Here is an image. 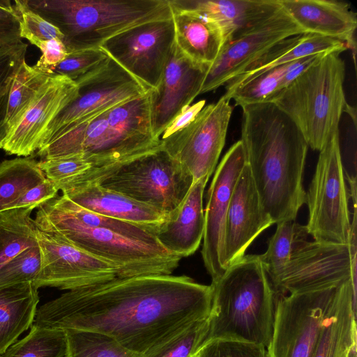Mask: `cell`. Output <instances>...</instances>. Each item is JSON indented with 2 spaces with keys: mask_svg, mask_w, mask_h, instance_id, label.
<instances>
[{
  "mask_svg": "<svg viewBox=\"0 0 357 357\" xmlns=\"http://www.w3.org/2000/svg\"><path fill=\"white\" fill-rule=\"evenodd\" d=\"M212 297L211 285L186 275L116 277L48 301L32 325L102 333L144 354L208 317Z\"/></svg>",
  "mask_w": 357,
  "mask_h": 357,
  "instance_id": "cell-1",
  "label": "cell"
},
{
  "mask_svg": "<svg viewBox=\"0 0 357 357\" xmlns=\"http://www.w3.org/2000/svg\"><path fill=\"white\" fill-rule=\"evenodd\" d=\"M241 108V141L261 205L273 223L296 220L305 203L303 176L309 146L273 103Z\"/></svg>",
  "mask_w": 357,
  "mask_h": 357,
  "instance_id": "cell-2",
  "label": "cell"
},
{
  "mask_svg": "<svg viewBox=\"0 0 357 357\" xmlns=\"http://www.w3.org/2000/svg\"><path fill=\"white\" fill-rule=\"evenodd\" d=\"M211 286L209 328L203 344L234 340L266 348L273 333L276 296L259 255H245Z\"/></svg>",
  "mask_w": 357,
  "mask_h": 357,
  "instance_id": "cell-3",
  "label": "cell"
},
{
  "mask_svg": "<svg viewBox=\"0 0 357 357\" xmlns=\"http://www.w3.org/2000/svg\"><path fill=\"white\" fill-rule=\"evenodd\" d=\"M56 26L67 51L100 47L137 26L171 19L169 0H26Z\"/></svg>",
  "mask_w": 357,
  "mask_h": 357,
  "instance_id": "cell-4",
  "label": "cell"
},
{
  "mask_svg": "<svg viewBox=\"0 0 357 357\" xmlns=\"http://www.w3.org/2000/svg\"><path fill=\"white\" fill-rule=\"evenodd\" d=\"M33 220L38 227L57 232L76 247L115 266L120 278L172 275L181 259L158 241L83 224L60 204L56 197L38 206Z\"/></svg>",
  "mask_w": 357,
  "mask_h": 357,
  "instance_id": "cell-5",
  "label": "cell"
},
{
  "mask_svg": "<svg viewBox=\"0 0 357 357\" xmlns=\"http://www.w3.org/2000/svg\"><path fill=\"white\" fill-rule=\"evenodd\" d=\"M341 51L323 53L269 102L298 127L308 146L320 151L339 131L347 101Z\"/></svg>",
  "mask_w": 357,
  "mask_h": 357,
  "instance_id": "cell-6",
  "label": "cell"
},
{
  "mask_svg": "<svg viewBox=\"0 0 357 357\" xmlns=\"http://www.w3.org/2000/svg\"><path fill=\"white\" fill-rule=\"evenodd\" d=\"M86 182H96L150 206L166 218L178 208L194 179L160 145L149 153L94 172L79 184Z\"/></svg>",
  "mask_w": 357,
  "mask_h": 357,
  "instance_id": "cell-7",
  "label": "cell"
},
{
  "mask_svg": "<svg viewBox=\"0 0 357 357\" xmlns=\"http://www.w3.org/2000/svg\"><path fill=\"white\" fill-rule=\"evenodd\" d=\"M319 152L315 172L306 192L309 218L305 227L314 240L349 243L350 197L341 154L340 131L335 132Z\"/></svg>",
  "mask_w": 357,
  "mask_h": 357,
  "instance_id": "cell-8",
  "label": "cell"
},
{
  "mask_svg": "<svg viewBox=\"0 0 357 357\" xmlns=\"http://www.w3.org/2000/svg\"><path fill=\"white\" fill-rule=\"evenodd\" d=\"M339 286L277 296L267 356L312 357Z\"/></svg>",
  "mask_w": 357,
  "mask_h": 357,
  "instance_id": "cell-9",
  "label": "cell"
},
{
  "mask_svg": "<svg viewBox=\"0 0 357 357\" xmlns=\"http://www.w3.org/2000/svg\"><path fill=\"white\" fill-rule=\"evenodd\" d=\"M75 82L78 95L50 123L43 146L66 128L149 91L109 56L98 68Z\"/></svg>",
  "mask_w": 357,
  "mask_h": 357,
  "instance_id": "cell-10",
  "label": "cell"
},
{
  "mask_svg": "<svg viewBox=\"0 0 357 357\" xmlns=\"http://www.w3.org/2000/svg\"><path fill=\"white\" fill-rule=\"evenodd\" d=\"M233 111L222 96L207 105L183 129L160 139V145L192 176L194 182L211 176L225 144Z\"/></svg>",
  "mask_w": 357,
  "mask_h": 357,
  "instance_id": "cell-11",
  "label": "cell"
},
{
  "mask_svg": "<svg viewBox=\"0 0 357 357\" xmlns=\"http://www.w3.org/2000/svg\"><path fill=\"white\" fill-rule=\"evenodd\" d=\"M356 285V261L349 243L307 241L271 282L275 296L339 286L351 279Z\"/></svg>",
  "mask_w": 357,
  "mask_h": 357,
  "instance_id": "cell-12",
  "label": "cell"
},
{
  "mask_svg": "<svg viewBox=\"0 0 357 357\" xmlns=\"http://www.w3.org/2000/svg\"><path fill=\"white\" fill-rule=\"evenodd\" d=\"M174 43L172 17L126 30L100 47L150 91L158 87Z\"/></svg>",
  "mask_w": 357,
  "mask_h": 357,
  "instance_id": "cell-13",
  "label": "cell"
},
{
  "mask_svg": "<svg viewBox=\"0 0 357 357\" xmlns=\"http://www.w3.org/2000/svg\"><path fill=\"white\" fill-rule=\"evenodd\" d=\"M41 268L33 282L43 287L73 290L105 282L118 277L115 266L70 243L56 231L36 226Z\"/></svg>",
  "mask_w": 357,
  "mask_h": 357,
  "instance_id": "cell-14",
  "label": "cell"
},
{
  "mask_svg": "<svg viewBox=\"0 0 357 357\" xmlns=\"http://www.w3.org/2000/svg\"><path fill=\"white\" fill-rule=\"evenodd\" d=\"M245 164L243 144L239 139L222 158L207 192L202 255L212 282L226 271L223 252L227 215L233 190Z\"/></svg>",
  "mask_w": 357,
  "mask_h": 357,
  "instance_id": "cell-15",
  "label": "cell"
},
{
  "mask_svg": "<svg viewBox=\"0 0 357 357\" xmlns=\"http://www.w3.org/2000/svg\"><path fill=\"white\" fill-rule=\"evenodd\" d=\"M303 33V31L282 7L261 25L224 45L208 68L200 94L224 86L280 41Z\"/></svg>",
  "mask_w": 357,
  "mask_h": 357,
  "instance_id": "cell-16",
  "label": "cell"
},
{
  "mask_svg": "<svg viewBox=\"0 0 357 357\" xmlns=\"http://www.w3.org/2000/svg\"><path fill=\"white\" fill-rule=\"evenodd\" d=\"M79 88L66 76L52 74L18 123L10 131L2 149L8 155L28 157L43 144L53 119L77 96Z\"/></svg>",
  "mask_w": 357,
  "mask_h": 357,
  "instance_id": "cell-17",
  "label": "cell"
},
{
  "mask_svg": "<svg viewBox=\"0 0 357 357\" xmlns=\"http://www.w3.org/2000/svg\"><path fill=\"white\" fill-rule=\"evenodd\" d=\"M209 68L186 57L174 43L161 80L151 91L152 125L157 138L200 94Z\"/></svg>",
  "mask_w": 357,
  "mask_h": 357,
  "instance_id": "cell-18",
  "label": "cell"
},
{
  "mask_svg": "<svg viewBox=\"0 0 357 357\" xmlns=\"http://www.w3.org/2000/svg\"><path fill=\"white\" fill-rule=\"evenodd\" d=\"M272 224L246 163L235 185L227 215L223 252L225 268L243 257L252 241Z\"/></svg>",
  "mask_w": 357,
  "mask_h": 357,
  "instance_id": "cell-19",
  "label": "cell"
},
{
  "mask_svg": "<svg viewBox=\"0 0 357 357\" xmlns=\"http://www.w3.org/2000/svg\"><path fill=\"white\" fill-rule=\"evenodd\" d=\"M305 33L332 38L356 53L357 15L350 3L337 0H280Z\"/></svg>",
  "mask_w": 357,
  "mask_h": 357,
  "instance_id": "cell-20",
  "label": "cell"
},
{
  "mask_svg": "<svg viewBox=\"0 0 357 357\" xmlns=\"http://www.w3.org/2000/svg\"><path fill=\"white\" fill-rule=\"evenodd\" d=\"M178 8L195 10L215 21L225 43L261 25L281 8L280 0H169Z\"/></svg>",
  "mask_w": 357,
  "mask_h": 357,
  "instance_id": "cell-21",
  "label": "cell"
},
{
  "mask_svg": "<svg viewBox=\"0 0 357 357\" xmlns=\"http://www.w3.org/2000/svg\"><path fill=\"white\" fill-rule=\"evenodd\" d=\"M208 178L194 182L176 211L153 231L160 244L174 255L188 257L200 245L205 225L203 196Z\"/></svg>",
  "mask_w": 357,
  "mask_h": 357,
  "instance_id": "cell-22",
  "label": "cell"
},
{
  "mask_svg": "<svg viewBox=\"0 0 357 357\" xmlns=\"http://www.w3.org/2000/svg\"><path fill=\"white\" fill-rule=\"evenodd\" d=\"M70 201L91 212L154 230L165 219L157 209L135 201L96 182H86L61 190Z\"/></svg>",
  "mask_w": 357,
  "mask_h": 357,
  "instance_id": "cell-23",
  "label": "cell"
},
{
  "mask_svg": "<svg viewBox=\"0 0 357 357\" xmlns=\"http://www.w3.org/2000/svg\"><path fill=\"white\" fill-rule=\"evenodd\" d=\"M169 5L176 46L191 61L210 67L225 44L221 27L213 20L195 10Z\"/></svg>",
  "mask_w": 357,
  "mask_h": 357,
  "instance_id": "cell-24",
  "label": "cell"
},
{
  "mask_svg": "<svg viewBox=\"0 0 357 357\" xmlns=\"http://www.w3.org/2000/svg\"><path fill=\"white\" fill-rule=\"evenodd\" d=\"M356 305L351 278L337 287L312 357H344L356 344Z\"/></svg>",
  "mask_w": 357,
  "mask_h": 357,
  "instance_id": "cell-25",
  "label": "cell"
},
{
  "mask_svg": "<svg viewBox=\"0 0 357 357\" xmlns=\"http://www.w3.org/2000/svg\"><path fill=\"white\" fill-rule=\"evenodd\" d=\"M38 289L33 282L0 289V355L32 325L39 302Z\"/></svg>",
  "mask_w": 357,
  "mask_h": 357,
  "instance_id": "cell-26",
  "label": "cell"
},
{
  "mask_svg": "<svg viewBox=\"0 0 357 357\" xmlns=\"http://www.w3.org/2000/svg\"><path fill=\"white\" fill-rule=\"evenodd\" d=\"M36 208L0 212V268L24 250L38 245L36 225L31 213Z\"/></svg>",
  "mask_w": 357,
  "mask_h": 357,
  "instance_id": "cell-27",
  "label": "cell"
},
{
  "mask_svg": "<svg viewBox=\"0 0 357 357\" xmlns=\"http://www.w3.org/2000/svg\"><path fill=\"white\" fill-rule=\"evenodd\" d=\"M308 235L305 225L295 220L277 223L266 251L259 255L270 282L279 275L292 255L308 241Z\"/></svg>",
  "mask_w": 357,
  "mask_h": 357,
  "instance_id": "cell-28",
  "label": "cell"
},
{
  "mask_svg": "<svg viewBox=\"0 0 357 357\" xmlns=\"http://www.w3.org/2000/svg\"><path fill=\"white\" fill-rule=\"evenodd\" d=\"M52 75L29 66L25 59L19 65L9 91L6 119L8 134L22 118Z\"/></svg>",
  "mask_w": 357,
  "mask_h": 357,
  "instance_id": "cell-29",
  "label": "cell"
},
{
  "mask_svg": "<svg viewBox=\"0 0 357 357\" xmlns=\"http://www.w3.org/2000/svg\"><path fill=\"white\" fill-rule=\"evenodd\" d=\"M45 178L33 157L15 158L0 162V212L8 210L10 205L27 190Z\"/></svg>",
  "mask_w": 357,
  "mask_h": 357,
  "instance_id": "cell-30",
  "label": "cell"
},
{
  "mask_svg": "<svg viewBox=\"0 0 357 357\" xmlns=\"http://www.w3.org/2000/svg\"><path fill=\"white\" fill-rule=\"evenodd\" d=\"M68 355L66 330L31 325L29 333L10 346L0 357H67Z\"/></svg>",
  "mask_w": 357,
  "mask_h": 357,
  "instance_id": "cell-31",
  "label": "cell"
},
{
  "mask_svg": "<svg viewBox=\"0 0 357 357\" xmlns=\"http://www.w3.org/2000/svg\"><path fill=\"white\" fill-rule=\"evenodd\" d=\"M289 63L257 75L238 86L227 99H234L235 106L241 107L269 102L277 93L287 86L286 74Z\"/></svg>",
  "mask_w": 357,
  "mask_h": 357,
  "instance_id": "cell-32",
  "label": "cell"
},
{
  "mask_svg": "<svg viewBox=\"0 0 357 357\" xmlns=\"http://www.w3.org/2000/svg\"><path fill=\"white\" fill-rule=\"evenodd\" d=\"M68 357H143L106 335L82 330H66Z\"/></svg>",
  "mask_w": 357,
  "mask_h": 357,
  "instance_id": "cell-33",
  "label": "cell"
},
{
  "mask_svg": "<svg viewBox=\"0 0 357 357\" xmlns=\"http://www.w3.org/2000/svg\"><path fill=\"white\" fill-rule=\"evenodd\" d=\"M208 317L192 322L169 340L144 353L143 357H195L206 337Z\"/></svg>",
  "mask_w": 357,
  "mask_h": 357,
  "instance_id": "cell-34",
  "label": "cell"
},
{
  "mask_svg": "<svg viewBox=\"0 0 357 357\" xmlns=\"http://www.w3.org/2000/svg\"><path fill=\"white\" fill-rule=\"evenodd\" d=\"M27 47L21 40L0 48V149L8 135L6 119L10 89L17 68L25 59Z\"/></svg>",
  "mask_w": 357,
  "mask_h": 357,
  "instance_id": "cell-35",
  "label": "cell"
},
{
  "mask_svg": "<svg viewBox=\"0 0 357 357\" xmlns=\"http://www.w3.org/2000/svg\"><path fill=\"white\" fill-rule=\"evenodd\" d=\"M38 164L45 178L52 181L58 190L77 183L94 169L91 162L79 155L41 159Z\"/></svg>",
  "mask_w": 357,
  "mask_h": 357,
  "instance_id": "cell-36",
  "label": "cell"
},
{
  "mask_svg": "<svg viewBox=\"0 0 357 357\" xmlns=\"http://www.w3.org/2000/svg\"><path fill=\"white\" fill-rule=\"evenodd\" d=\"M41 268L38 245L28 248L0 268V289L25 282H33Z\"/></svg>",
  "mask_w": 357,
  "mask_h": 357,
  "instance_id": "cell-37",
  "label": "cell"
},
{
  "mask_svg": "<svg viewBox=\"0 0 357 357\" xmlns=\"http://www.w3.org/2000/svg\"><path fill=\"white\" fill-rule=\"evenodd\" d=\"M13 6L18 15L22 39H27L32 45L54 38L63 43L64 36L60 30L31 8L26 0L14 1Z\"/></svg>",
  "mask_w": 357,
  "mask_h": 357,
  "instance_id": "cell-38",
  "label": "cell"
},
{
  "mask_svg": "<svg viewBox=\"0 0 357 357\" xmlns=\"http://www.w3.org/2000/svg\"><path fill=\"white\" fill-rule=\"evenodd\" d=\"M108 58L107 54L100 47L70 51L66 58L55 68L53 73L76 81L98 68Z\"/></svg>",
  "mask_w": 357,
  "mask_h": 357,
  "instance_id": "cell-39",
  "label": "cell"
},
{
  "mask_svg": "<svg viewBox=\"0 0 357 357\" xmlns=\"http://www.w3.org/2000/svg\"><path fill=\"white\" fill-rule=\"evenodd\" d=\"M195 357H268L261 344L234 340H213L203 344Z\"/></svg>",
  "mask_w": 357,
  "mask_h": 357,
  "instance_id": "cell-40",
  "label": "cell"
},
{
  "mask_svg": "<svg viewBox=\"0 0 357 357\" xmlns=\"http://www.w3.org/2000/svg\"><path fill=\"white\" fill-rule=\"evenodd\" d=\"M33 45L36 46L42 53L35 66L51 75L54 74L55 68L68 55L66 45L63 41L59 39L38 40Z\"/></svg>",
  "mask_w": 357,
  "mask_h": 357,
  "instance_id": "cell-41",
  "label": "cell"
},
{
  "mask_svg": "<svg viewBox=\"0 0 357 357\" xmlns=\"http://www.w3.org/2000/svg\"><path fill=\"white\" fill-rule=\"evenodd\" d=\"M21 40L19 18L13 3L0 1V48Z\"/></svg>",
  "mask_w": 357,
  "mask_h": 357,
  "instance_id": "cell-42",
  "label": "cell"
},
{
  "mask_svg": "<svg viewBox=\"0 0 357 357\" xmlns=\"http://www.w3.org/2000/svg\"><path fill=\"white\" fill-rule=\"evenodd\" d=\"M58 192L54 184L45 178L38 184L27 190L10 205L8 210L30 206L38 208L45 202L56 197Z\"/></svg>",
  "mask_w": 357,
  "mask_h": 357,
  "instance_id": "cell-43",
  "label": "cell"
},
{
  "mask_svg": "<svg viewBox=\"0 0 357 357\" xmlns=\"http://www.w3.org/2000/svg\"><path fill=\"white\" fill-rule=\"evenodd\" d=\"M205 103L206 101L202 100L184 109L165 128L160 139L166 138L187 126L204 108Z\"/></svg>",
  "mask_w": 357,
  "mask_h": 357,
  "instance_id": "cell-44",
  "label": "cell"
},
{
  "mask_svg": "<svg viewBox=\"0 0 357 357\" xmlns=\"http://www.w3.org/2000/svg\"><path fill=\"white\" fill-rule=\"evenodd\" d=\"M356 346L357 344H354L349 351L347 354L344 357H357L356 356Z\"/></svg>",
  "mask_w": 357,
  "mask_h": 357,
  "instance_id": "cell-45",
  "label": "cell"
},
{
  "mask_svg": "<svg viewBox=\"0 0 357 357\" xmlns=\"http://www.w3.org/2000/svg\"></svg>",
  "mask_w": 357,
  "mask_h": 357,
  "instance_id": "cell-46",
  "label": "cell"
},
{
  "mask_svg": "<svg viewBox=\"0 0 357 357\" xmlns=\"http://www.w3.org/2000/svg\"><path fill=\"white\" fill-rule=\"evenodd\" d=\"M67 357H68V356H67Z\"/></svg>",
  "mask_w": 357,
  "mask_h": 357,
  "instance_id": "cell-47",
  "label": "cell"
}]
</instances>
